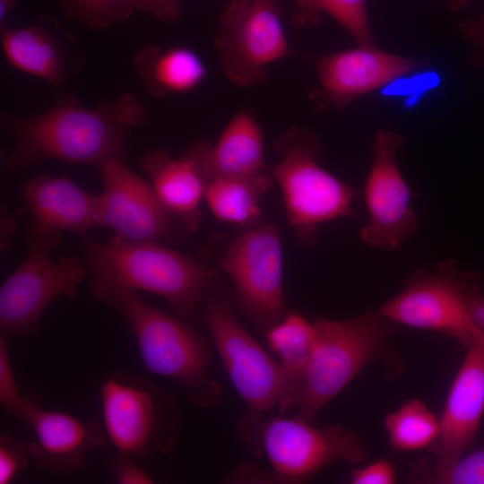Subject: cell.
<instances>
[{
	"label": "cell",
	"instance_id": "6da1fadb",
	"mask_svg": "<svg viewBox=\"0 0 484 484\" xmlns=\"http://www.w3.org/2000/svg\"><path fill=\"white\" fill-rule=\"evenodd\" d=\"M148 120V110L129 91L93 107L59 91L48 109L27 116L0 112V127L12 138L10 151H1L0 160L9 172H19L45 160L97 167L114 157H123L127 137Z\"/></svg>",
	"mask_w": 484,
	"mask_h": 484
},
{
	"label": "cell",
	"instance_id": "7a4b0ae2",
	"mask_svg": "<svg viewBox=\"0 0 484 484\" xmlns=\"http://www.w3.org/2000/svg\"><path fill=\"white\" fill-rule=\"evenodd\" d=\"M89 288L97 301L127 322L149 371L177 382L195 406L219 403L221 389L210 376V340L189 322L146 303L134 290L93 278Z\"/></svg>",
	"mask_w": 484,
	"mask_h": 484
},
{
	"label": "cell",
	"instance_id": "3957f363",
	"mask_svg": "<svg viewBox=\"0 0 484 484\" xmlns=\"http://www.w3.org/2000/svg\"><path fill=\"white\" fill-rule=\"evenodd\" d=\"M84 263L91 278L162 297L190 323L219 286L216 272L158 240L114 236L106 243L83 237Z\"/></svg>",
	"mask_w": 484,
	"mask_h": 484
},
{
	"label": "cell",
	"instance_id": "277c9868",
	"mask_svg": "<svg viewBox=\"0 0 484 484\" xmlns=\"http://www.w3.org/2000/svg\"><path fill=\"white\" fill-rule=\"evenodd\" d=\"M315 341L305 378L292 410L296 417L311 421L363 368L380 361L401 373L402 363L390 339L395 323L377 310L335 320L315 321Z\"/></svg>",
	"mask_w": 484,
	"mask_h": 484
},
{
	"label": "cell",
	"instance_id": "5b68a950",
	"mask_svg": "<svg viewBox=\"0 0 484 484\" xmlns=\"http://www.w3.org/2000/svg\"><path fill=\"white\" fill-rule=\"evenodd\" d=\"M238 438L255 456H265L274 480L285 483L306 481L338 461L359 464L367 459L352 430L340 425L315 427L296 416L267 419L249 412L239 423Z\"/></svg>",
	"mask_w": 484,
	"mask_h": 484
},
{
	"label": "cell",
	"instance_id": "8992f818",
	"mask_svg": "<svg viewBox=\"0 0 484 484\" xmlns=\"http://www.w3.org/2000/svg\"><path fill=\"white\" fill-rule=\"evenodd\" d=\"M23 229L27 255L0 288V333L6 337L39 332L49 305L61 296L73 298L90 272L76 257H51L60 232L37 225L27 215Z\"/></svg>",
	"mask_w": 484,
	"mask_h": 484
},
{
	"label": "cell",
	"instance_id": "52a82bcc",
	"mask_svg": "<svg viewBox=\"0 0 484 484\" xmlns=\"http://www.w3.org/2000/svg\"><path fill=\"white\" fill-rule=\"evenodd\" d=\"M276 149L280 161L272 174L288 221L299 239L313 245L317 228L352 214L357 191L320 165L321 146L313 134L294 128Z\"/></svg>",
	"mask_w": 484,
	"mask_h": 484
},
{
	"label": "cell",
	"instance_id": "ba28073f",
	"mask_svg": "<svg viewBox=\"0 0 484 484\" xmlns=\"http://www.w3.org/2000/svg\"><path fill=\"white\" fill-rule=\"evenodd\" d=\"M103 428L118 453L134 458L176 446L181 414L174 397L149 379L113 373L100 385Z\"/></svg>",
	"mask_w": 484,
	"mask_h": 484
},
{
	"label": "cell",
	"instance_id": "9c48e42d",
	"mask_svg": "<svg viewBox=\"0 0 484 484\" xmlns=\"http://www.w3.org/2000/svg\"><path fill=\"white\" fill-rule=\"evenodd\" d=\"M479 280L478 272L460 270L449 259L435 270L412 272L402 290L376 310L398 325L441 333L469 348L484 342V331L469 307L471 289Z\"/></svg>",
	"mask_w": 484,
	"mask_h": 484
},
{
	"label": "cell",
	"instance_id": "30bf717a",
	"mask_svg": "<svg viewBox=\"0 0 484 484\" xmlns=\"http://www.w3.org/2000/svg\"><path fill=\"white\" fill-rule=\"evenodd\" d=\"M202 318L231 384L250 413L264 414L283 402L287 385L280 364L239 322L219 286L204 301Z\"/></svg>",
	"mask_w": 484,
	"mask_h": 484
},
{
	"label": "cell",
	"instance_id": "8fae6325",
	"mask_svg": "<svg viewBox=\"0 0 484 484\" xmlns=\"http://www.w3.org/2000/svg\"><path fill=\"white\" fill-rule=\"evenodd\" d=\"M215 48L232 83H262L268 66L290 50L277 0H232L220 14Z\"/></svg>",
	"mask_w": 484,
	"mask_h": 484
},
{
	"label": "cell",
	"instance_id": "7c38bea8",
	"mask_svg": "<svg viewBox=\"0 0 484 484\" xmlns=\"http://www.w3.org/2000/svg\"><path fill=\"white\" fill-rule=\"evenodd\" d=\"M220 267L231 280L241 310L258 330L265 333L287 313L281 243L274 225L264 224L238 236L228 246Z\"/></svg>",
	"mask_w": 484,
	"mask_h": 484
},
{
	"label": "cell",
	"instance_id": "4fadbf2b",
	"mask_svg": "<svg viewBox=\"0 0 484 484\" xmlns=\"http://www.w3.org/2000/svg\"><path fill=\"white\" fill-rule=\"evenodd\" d=\"M102 179L99 194L100 228L131 240L182 242L192 231L160 201L152 186L134 172L122 157L96 167Z\"/></svg>",
	"mask_w": 484,
	"mask_h": 484
},
{
	"label": "cell",
	"instance_id": "5bb4252c",
	"mask_svg": "<svg viewBox=\"0 0 484 484\" xmlns=\"http://www.w3.org/2000/svg\"><path fill=\"white\" fill-rule=\"evenodd\" d=\"M403 143L401 135L380 130L372 145L373 160L362 191L367 221L359 238L374 249H399L419 225L411 204V190L397 163Z\"/></svg>",
	"mask_w": 484,
	"mask_h": 484
},
{
	"label": "cell",
	"instance_id": "9a60e30c",
	"mask_svg": "<svg viewBox=\"0 0 484 484\" xmlns=\"http://www.w3.org/2000/svg\"><path fill=\"white\" fill-rule=\"evenodd\" d=\"M0 33L7 63L57 91L82 65L83 54L76 39L53 16L43 15L34 24L17 29L7 27Z\"/></svg>",
	"mask_w": 484,
	"mask_h": 484
},
{
	"label": "cell",
	"instance_id": "2e32d148",
	"mask_svg": "<svg viewBox=\"0 0 484 484\" xmlns=\"http://www.w3.org/2000/svg\"><path fill=\"white\" fill-rule=\"evenodd\" d=\"M450 386L439 418V431L429 446L433 471L459 460L473 441L484 413V342L470 346Z\"/></svg>",
	"mask_w": 484,
	"mask_h": 484
},
{
	"label": "cell",
	"instance_id": "e0dca14e",
	"mask_svg": "<svg viewBox=\"0 0 484 484\" xmlns=\"http://www.w3.org/2000/svg\"><path fill=\"white\" fill-rule=\"evenodd\" d=\"M421 65L418 60L360 46L326 55L316 60L320 95L333 107L342 108Z\"/></svg>",
	"mask_w": 484,
	"mask_h": 484
},
{
	"label": "cell",
	"instance_id": "ac0fdd59",
	"mask_svg": "<svg viewBox=\"0 0 484 484\" xmlns=\"http://www.w3.org/2000/svg\"><path fill=\"white\" fill-rule=\"evenodd\" d=\"M36 436L28 443L35 466L51 475H68L82 468L90 455L102 448L106 433L96 421L39 405L26 426Z\"/></svg>",
	"mask_w": 484,
	"mask_h": 484
},
{
	"label": "cell",
	"instance_id": "d6986e66",
	"mask_svg": "<svg viewBox=\"0 0 484 484\" xmlns=\"http://www.w3.org/2000/svg\"><path fill=\"white\" fill-rule=\"evenodd\" d=\"M27 215L43 228L85 237L100 228L99 195H93L70 179L49 175L29 180L22 189Z\"/></svg>",
	"mask_w": 484,
	"mask_h": 484
},
{
	"label": "cell",
	"instance_id": "ffe728a7",
	"mask_svg": "<svg viewBox=\"0 0 484 484\" xmlns=\"http://www.w3.org/2000/svg\"><path fill=\"white\" fill-rule=\"evenodd\" d=\"M139 165L162 204L194 231L208 182L193 148L178 158L167 151H152L140 158Z\"/></svg>",
	"mask_w": 484,
	"mask_h": 484
},
{
	"label": "cell",
	"instance_id": "44dd1931",
	"mask_svg": "<svg viewBox=\"0 0 484 484\" xmlns=\"http://www.w3.org/2000/svg\"><path fill=\"white\" fill-rule=\"evenodd\" d=\"M207 182L220 177L247 176L263 171L262 130L248 111H240L227 124L217 142L192 147Z\"/></svg>",
	"mask_w": 484,
	"mask_h": 484
},
{
	"label": "cell",
	"instance_id": "7402d4cb",
	"mask_svg": "<svg viewBox=\"0 0 484 484\" xmlns=\"http://www.w3.org/2000/svg\"><path fill=\"white\" fill-rule=\"evenodd\" d=\"M133 64L145 91L154 98L190 92L206 76L203 59L185 46H143L134 54Z\"/></svg>",
	"mask_w": 484,
	"mask_h": 484
},
{
	"label": "cell",
	"instance_id": "603a6c76",
	"mask_svg": "<svg viewBox=\"0 0 484 484\" xmlns=\"http://www.w3.org/2000/svg\"><path fill=\"white\" fill-rule=\"evenodd\" d=\"M269 348L277 354L286 378V396L280 411H290L300 392L315 341V322L298 313H286L265 333Z\"/></svg>",
	"mask_w": 484,
	"mask_h": 484
},
{
	"label": "cell",
	"instance_id": "cb8c5ba5",
	"mask_svg": "<svg viewBox=\"0 0 484 484\" xmlns=\"http://www.w3.org/2000/svg\"><path fill=\"white\" fill-rule=\"evenodd\" d=\"M272 176L263 171L238 177H220L208 182L204 199L219 220L251 226L261 218L260 199L271 187Z\"/></svg>",
	"mask_w": 484,
	"mask_h": 484
},
{
	"label": "cell",
	"instance_id": "d4e9b609",
	"mask_svg": "<svg viewBox=\"0 0 484 484\" xmlns=\"http://www.w3.org/2000/svg\"><path fill=\"white\" fill-rule=\"evenodd\" d=\"M390 446L402 452L429 447L439 431V418L419 399H410L384 419Z\"/></svg>",
	"mask_w": 484,
	"mask_h": 484
},
{
	"label": "cell",
	"instance_id": "484cf974",
	"mask_svg": "<svg viewBox=\"0 0 484 484\" xmlns=\"http://www.w3.org/2000/svg\"><path fill=\"white\" fill-rule=\"evenodd\" d=\"M60 13L92 30H106L136 12L134 0H58Z\"/></svg>",
	"mask_w": 484,
	"mask_h": 484
},
{
	"label": "cell",
	"instance_id": "4316f807",
	"mask_svg": "<svg viewBox=\"0 0 484 484\" xmlns=\"http://www.w3.org/2000/svg\"><path fill=\"white\" fill-rule=\"evenodd\" d=\"M412 467L410 480L430 484H484V448L462 456L448 467L433 471L423 460Z\"/></svg>",
	"mask_w": 484,
	"mask_h": 484
},
{
	"label": "cell",
	"instance_id": "83f0119b",
	"mask_svg": "<svg viewBox=\"0 0 484 484\" xmlns=\"http://www.w3.org/2000/svg\"><path fill=\"white\" fill-rule=\"evenodd\" d=\"M7 338L0 335V404L26 426L38 403L26 397L18 385L8 353Z\"/></svg>",
	"mask_w": 484,
	"mask_h": 484
},
{
	"label": "cell",
	"instance_id": "f1b7e54d",
	"mask_svg": "<svg viewBox=\"0 0 484 484\" xmlns=\"http://www.w3.org/2000/svg\"><path fill=\"white\" fill-rule=\"evenodd\" d=\"M322 12L330 13L358 42L375 48L371 35L367 0H318Z\"/></svg>",
	"mask_w": 484,
	"mask_h": 484
},
{
	"label": "cell",
	"instance_id": "f546056e",
	"mask_svg": "<svg viewBox=\"0 0 484 484\" xmlns=\"http://www.w3.org/2000/svg\"><path fill=\"white\" fill-rule=\"evenodd\" d=\"M30 459L28 444L3 433L0 436V484L12 482Z\"/></svg>",
	"mask_w": 484,
	"mask_h": 484
},
{
	"label": "cell",
	"instance_id": "4dcf8cb0",
	"mask_svg": "<svg viewBox=\"0 0 484 484\" xmlns=\"http://www.w3.org/2000/svg\"><path fill=\"white\" fill-rule=\"evenodd\" d=\"M108 467L119 484H150L152 478L137 463L136 459L118 453L108 460Z\"/></svg>",
	"mask_w": 484,
	"mask_h": 484
},
{
	"label": "cell",
	"instance_id": "1f68e13d",
	"mask_svg": "<svg viewBox=\"0 0 484 484\" xmlns=\"http://www.w3.org/2000/svg\"><path fill=\"white\" fill-rule=\"evenodd\" d=\"M395 480L393 465L384 459L356 468L350 474L351 484H393Z\"/></svg>",
	"mask_w": 484,
	"mask_h": 484
},
{
	"label": "cell",
	"instance_id": "d6a6232c",
	"mask_svg": "<svg viewBox=\"0 0 484 484\" xmlns=\"http://www.w3.org/2000/svg\"><path fill=\"white\" fill-rule=\"evenodd\" d=\"M135 11L152 14L166 23H176L181 17L182 0H134Z\"/></svg>",
	"mask_w": 484,
	"mask_h": 484
},
{
	"label": "cell",
	"instance_id": "836d02e7",
	"mask_svg": "<svg viewBox=\"0 0 484 484\" xmlns=\"http://www.w3.org/2000/svg\"><path fill=\"white\" fill-rule=\"evenodd\" d=\"M296 12L295 24L298 27L317 25L320 23L322 13L318 0H294Z\"/></svg>",
	"mask_w": 484,
	"mask_h": 484
},
{
	"label": "cell",
	"instance_id": "e575fe53",
	"mask_svg": "<svg viewBox=\"0 0 484 484\" xmlns=\"http://www.w3.org/2000/svg\"><path fill=\"white\" fill-rule=\"evenodd\" d=\"M462 28L466 37L479 48L474 62L484 64V13L471 22H466Z\"/></svg>",
	"mask_w": 484,
	"mask_h": 484
},
{
	"label": "cell",
	"instance_id": "d590c367",
	"mask_svg": "<svg viewBox=\"0 0 484 484\" xmlns=\"http://www.w3.org/2000/svg\"><path fill=\"white\" fill-rule=\"evenodd\" d=\"M469 307L473 319L484 331V295L480 288V280L477 281L471 289Z\"/></svg>",
	"mask_w": 484,
	"mask_h": 484
},
{
	"label": "cell",
	"instance_id": "8d00e7d4",
	"mask_svg": "<svg viewBox=\"0 0 484 484\" xmlns=\"http://www.w3.org/2000/svg\"><path fill=\"white\" fill-rule=\"evenodd\" d=\"M0 244L1 250H6L12 243L13 238L15 235L17 223L14 217L5 209L1 206L0 214Z\"/></svg>",
	"mask_w": 484,
	"mask_h": 484
},
{
	"label": "cell",
	"instance_id": "74e56055",
	"mask_svg": "<svg viewBox=\"0 0 484 484\" xmlns=\"http://www.w3.org/2000/svg\"><path fill=\"white\" fill-rule=\"evenodd\" d=\"M17 4V0H0V30L7 28L6 21Z\"/></svg>",
	"mask_w": 484,
	"mask_h": 484
},
{
	"label": "cell",
	"instance_id": "f35d334b",
	"mask_svg": "<svg viewBox=\"0 0 484 484\" xmlns=\"http://www.w3.org/2000/svg\"><path fill=\"white\" fill-rule=\"evenodd\" d=\"M449 2L454 7H461L467 3V0H449Z\"/></svg>",
	"mask_w": 484,
	"mask_h": 484
}]
</instances>
